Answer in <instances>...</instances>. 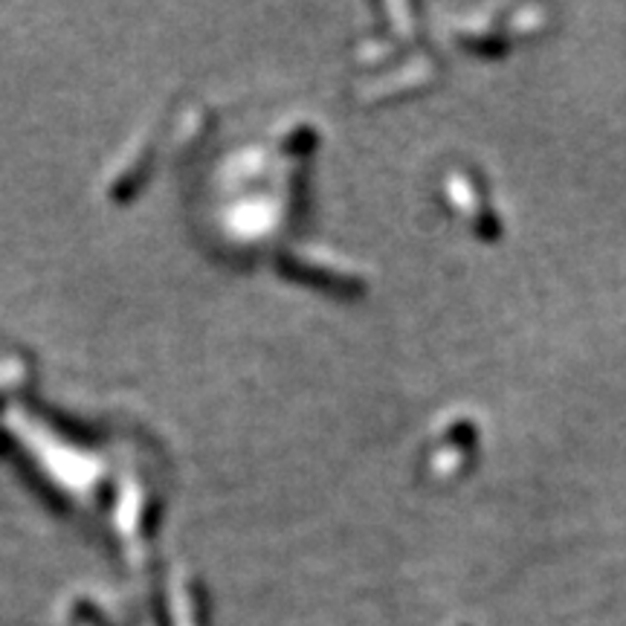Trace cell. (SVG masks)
I'll use <instances>...</instances> for the list:
<instances>
[]
</instances>
